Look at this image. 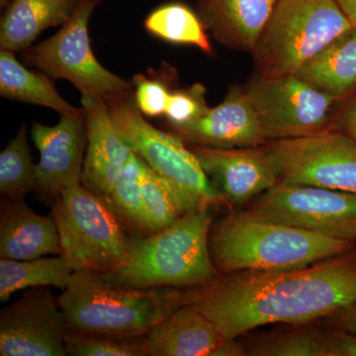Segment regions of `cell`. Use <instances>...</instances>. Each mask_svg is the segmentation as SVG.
Segmentation results:
<instances>
[{
	"label": "cell",
	"instance_id": "obj_35",
	"mask_svg": "<svg viewBox=\"0 0 356 356\" xmlns=\"http://www.w3.org/2000/svg\"><path fill=\"white\" fill-rule=\"evenodd\" d=\"M337 2L348 16L351 24L356 27V0H337Z\"/></svg>",
	"mask_w": 356,
	"mask_h": 356
},
{
	"label": "cell",
	"instance_id": "obj_2",
	"mask_svg": "<svg viewBox=\"0 0 356 356\" xmlns=\"http://www.w3.org/2000/svg\"><path fill=\"white\" fill-rule=\"evenodd\" d=\"M211 257L220 274L286 270L343 254L356 243L238 211L212 225Z\"/></svg>",
	"mask_w": 356,
	"mask_h": 356
},
{
	"label": "cell",
	"instance_id": "obj_4",
	"mask_svg": "<svg viewBox=\"0 0 356 356\" xmlns=\"http://www.w3.org/2000/svg\"><path fill=\"white\" fill-rule=\"evenodd\" d=\"M58 300L69 331L115 337H145L177 307L172 287L118 286L95 271H74Z\"/></svg>",
	"mask_w": 356,
	"mask_h": 356
},
{
	"label": "cell",
	"instance_id": "obj_7",
	"mask_svg": "<svg viewBox=\"0 0 356 356\" xmlns=\"http://www.w3.org/2000/svg\"><path fill=\"white\" fill-rule=\"evenodd\" d=\"M117 130L134 153L165 178L194 208L224 204L191 147L154 127L136 105L134 89L103 96Z\"/></svg>",
	"mask_w": 356,
	"mask_h": 356
},
{
	"label": "cell",
	"instance_id": "obj_36",
	"mask_svg": "<svg viewBox=\"0 0 356 356\" xmlns=\"http://www.w3.org/2000/svg\"><path fill=\"white\" fill-rule=\"evenodd\" d=\"M1 1H2V2H3V1H4V0H1ZM6 1H7V0H6Z\"/></svg>",
	"mask_w": 356,
	"mask_h": 356
},
{
	"label": "cell",
	"instance_id": "obj_24",
	"mask_svg": "<svg viewBox=\"0 0 356 356\" xmlns=\"http://www.w3.org/2000/svg\"><path fill=\"white\" fill-rule=\"evenodd\" d=\"M149 34L168 43L191 44L212 55L213 47L202 19L193 9L179 1L156 7L145 20Z\"/></svg>",
	"mask_w": 356,
	"mask_h": 356
},
{
	"label": "cell",
	"instance_id": "obj_28",
	"mask_svg": "<svg viewBox=\"0 0 356 356\" xmlns=\"http://www.w3.org/2000/svg\"><path fill=\"white\" fill-rule=\"evenodd\" d=\"M252 356H329L325 332L306 327L262 339L245 348Z\"/></svg>",
	"mask_w": 356,
	"mask_h": 356
},
{
	"label": "cell",
	"instance_id": "obj_26",
	"mask_svg": "<svg viewBox=\"0 0 356 356\" xmlns=\"http://www.w3.org/2000/svg\"><path fill=\"white\" fill-rule=\"evenodd\" d=\"M142 193L153 233L172 226L185 213L196 209L177 191V187L154 172L145 161L142 172Z\"/></svg>",
	"mask_w": 356,
	"mask_h": 356
},
{
	"label": "cell",
	"instance_id": "obj_10",
	"mask_svg": "<svg viewBox=\"0 0 356 356\" xmlns=\"http://www.w3.org/2000/svg\"><path fill=\"white\" fill-rule=\"evenodd\" d=\"M280 182L356 194V140L339 131L271 140Z\"/></svg>",
	"mask_w": 356,
	"mask_h": 356
},
{
	"label": "cell",
	"instance_id": "obj_8",
	"mask_svg": "<svg viewBox=\"0 0 356 356\" xmlns=\"http://www.w3.org/2000/svg\"><path fill=\"white\" fill-rule=\"evenodd\" d=\"M102 2L79 0L70 19L54 36L23 51L26 64L54 79H67L81 95L105 96L132 90L133 81L103 67L93 54L88 24Z\"/></svg>",
	"mask_w": 356,
	"mask_h": 356
},
{
	"label": "cell",
	"instance_id": "obj_34",
	"mask_svg": "<svg viewBox=\"0 0 356 356\" xmlns=\"http://www.w3.org/2000/svg\"><path fill=\"white\" fill-rule=\"evenodd\" d=\"M325 320L334 331L356 334V297L348 305Z\"/></svg>",
	"mask_w": 356,
	"mask_h": 356
},
{
	"label": "cell",
	"instance_id": "obj_11",
	"mask_svg": "<svg viewBox=\"0 0 356 356\" xmlns=\"http://www.w3.org/2000/svg\"><path fill=\"white\" fill-rule=\"evenodd\" d=\"M250 213L356 243V194L278 182L252 200Z\"/></svg>",
	"mask_w": 356,
	"mask_h": 356
},
{
	"label": "cell",
	"instance_id": "obj_18",
	"mask_svg": "<svg viewBox=\"0 0 356 356\" xmlns=\"http://www.w3.org/2000/svg\"><path fill=\"white\" fill-rule=\"evenodd\" d=\"M49 254H60V238L53 217L37 214L24 199L2 196L0 257L28 261Z\"/></svg>",
	"mask_w": 356,
	"mask_h": 356
},
{
	"label": "cell",
	"instance_id": "obj_29",
	"mask_svg": "<svg viewBox=\"0 0 356 356\" xmlns=\"http://www.w3.org/2000/svg\"><path fill=\"white\" fill-rule=\"evenodd\" d=\"M65 350L72 356H149L146 336L115 337L67 331Z\"/></svg>",
	"mask_w": 356,
	"mask_h": 356
},
{
	"label": "cell",
	"instance_id": "obj_6",
	"mask_svg": "<svg viewBox=\"0 0 356 356\" xmlns=\"http://www.w3.org/2000/svg\"><path fill=\"white\" fill-rule=\"evenodd\" d=\"M51 204L60 255L74 271L106 275L123 266L131 238L100 196L81 184L65 189Z\"/></svg>",
	"mask_w": 356,
	"mask_h": 356
},
{
	"label": "cell",
	"instance_id": "obj_16",
	"mask_svg": "<svg viewBox=\"0 0 356 356\" xmlns=\"http://www.w3.org/2000/svg\"><path fill=\"white\" fill-rule=\"evenodd\" d=\"M81 105L88 131L81 184L105 198L134 152L117 130L103 96L81 95Z\"/></svg>",
	"mask_w": 356,
	"mask_h": 356
},
{
	"label": "cell",
	"instance_id": "obj_9",
	"mask_svg": "<svg viewBox=\"0 0 356 356\" xmlns=\"http://www.w3.org/2000/svg\"><path fill=\"white\" fill-rule=\"evenodd\" d=\"M245 88L268 143L332 130L334 115L343 102L296 74L257 76Z\"/></svg>",
	"mask_w": 356,
	"mask_h": 356
},
{
	"label": "cell",
	"instance_id": "obj_14",
	"mask_svg": "<svg viewBox=\"0 0 356 356\" xmlns=\"http://www.w3.org/2000/svg\"><path fill=\"white\" fill-rule=\"evenodd\" d=\"M31 133L40 153L37 192L53 203L65 189L81 184L88 145L83 107L79 113L60 115V122L51 127L34 122Z\"/></svg>",
	"mask_w": 356,
	"mask_h": 356
},
{
	"label": "cell",
	"instance_id": "obj_1",
	"mask_svg": "<svg viewBox=\"0 0 356 356\" xmlns=\"http://www.w3.org/2000/svg\"><path fill=\"white\" fill-rule=\"evenodd\" d=\"M177 306L210 318L227 339L270 324L327 318L356 297V247L301 268L220 274L205 284L172 288Z\"/></svg>",
	"mask_w": 356,
	"mask_h": 356
},
{
	"label": "cell",
	"instance_id": "obj_5",
	"mask_svg": "<svg viewBox=\"0 0 356 356\" xmlns=\"http://www.w3.org/2000/svg\"><path fill=\"white\" fill-rule=\"evenodd\" d=\"M353 27L337 0H280L250 53L257 76L296 74Z\"/></svg>",
	"mask_w": 356,
	"mask_h": 356
},
{
	"label": "cell",
	"instance_id": "obj_27",
	"mask_svg": "<svg viewBox=\"0 0 356 356\" xmlns=\"http://www.w3.org/2000/svg\"><path fill=\"white\" fill-rule=\"evenodd\" d=\"M38 191L36 165L33 163L27 129H19L0 154V192L11 199H24L28 193Z\"/></svg>",
	"mask_w": 356,
	"mask_h": 356
},
{
	"label": "cell",
	"instance_id": "obj_12",
	"mask_svg": "<svg viewBox=\"0 0 356 356\" xmlns=\"http://www.w3.org/2000/svg\"><path fill=\"white\" fill-rule=\"evenodd\" d=\"M67 325L50 287L30 288L0 312V355L65 356Z\"/></svg>",
	"mask_w": 356,
	"mask_h": 356
},
{
	"label": "cell",
	"instance_id": "obj_3",
	"mask_svg": "<svg viewBox=\"0 0 356 356\" xmlns=\"http://www.w3.org/2000/svg\"><path fill=\"white\" fill-rule=\"evenodd\" d=\"M211 207L185 213L175 224L146 236H132L123 266L105 278L135 289L188 288L220 275L211 257Z\"/></svg>",
	"mask_w": 356,
	"mask_h": 356
},
{
	"label": "cell",
	"instance_id": "obj_19",
	"mask_svg": "<svg viewBox=\"0 0 356 356\" xmlns=\"http://www.w3.org/2000/svg\"><path fill=\"white\" fill-rule=\"evenodd\" d=\"M280 0H195L206 29L218 43L252 53Z\"/></svg>",
	"mask_w": 356,
	"mask_h": 356
},
{
	"label": "cell",
	"instance_id": "obj_23",
	"mask_svg": "<svg viewBox=\"0 0 356 356\" xmlns=\"http://www.w3.org/2000/svg\"><path fill=\"white\" fill-rule=\"evenodd\" d=\"M74 268L63 255L28 261L0 259V301L6 302L13 293L34 287L65 290Z\"/></svg>",
	"mask_w": 356,
	"mask_h": 356
},
{
	"label": "cell",
	"instance_id": "obj_22",
	"mask_svg": "<svg viewBox=\"0 0 356 356\" xmlns=\"http://www.w3.org/2000/svg\"><path fill=\"white\" fill-rule=\"evenodd\" d=\"M0 95L7 99L48 107L60 115L81 111L65 102L49 76L26 69L11 51H0Z\"/></svg>",
	"mask_w": 356,
	"mask_h": 356
},
{
	"label": "cell",
	"instance_id": "obj_31",
	"mask_svg": "<svg viewBox=\"0 0 356 356\" xmlns=\"http://www.w3.org/2000/svg\"><path fill=\"white\" fill-rule=\"evenodd\" d=\"M134 97L136 105L145 116H163L165 114L172 89L168 79L163 76H147L136 74L133 77Z\"/></svg>",
	"mask_w": 356,
	"mask_h": 356
},
{
	"label": "cell",
	"instance_id": "obj_20",
	"mask_svg": "<svg viewBox=\"0 0 356 356\" xmlns=\"http://www.w3.org/2000/svg\"><path fill=\"white\" fill-rule=\"evenodd\" d=\"M79 0H10L0 23V48L24 51L44 30L64 25Z\"/></svg>",
	"mask_w": 356,
	"mask_h": 356
},
{
	"label": "cell",
	"instance_id": "obj_21",
	"mask_svg": "<svg viewBox=\"0 0 356 356\" xmlns=\"http://www.w3.org/2000/svg\"><path fill=\"white\" fill-rule=\"evenodd\" d=\"M339 102L356 91V27L339 35L296 72Z\"/></svg>",
	"mask_w": 356,
	"mask_h": 356
},
{
	"label": "cell",
	"instance_id": "obj_30",
	"mask_svg": "<svg viewBox=\"0 0 356 356\" xmlns=\"http://www.w3.org/2000/svg\"><path fill=\"white\" fill-rule=\"evenodd\" d=\"M205 95L206 89L200 83L172 90L165 114L170 127L185 125L203 116L210 108Z\"/></svg>",
	"mask_w": 356,
	"mask_h": 356
},
{
	"label": "cell",
	"instance_id": "obj_33",
	"mask_svg": "<svg viewBox=\"0 0 356 356\" xmlns=\"http://www.w3.org/2000/svg\"><path fill=\"white\" fill-rule=\"evenodd\" d=\"M325 339L329 356H356V334L332 330Z\"/></svg>",
	"mask_w": 356,
	"mask_h": 356
},
{
	"label": "cell",
	"instance_id": "obj_15",
	"mask_svg": "<svg viewBox=\"0 0 356 356\" xmlns=\"http://www.w3.org/2000/svg\"><path fill=\"white\" fill-rule=\"evenodd\" d=\"M170 129L187 146L235 149L268 144L245 86H232L216 107L191 123Z\"/></svg>",
	"mask_w": 356,
	"mask_h": 356
},
{
	"label": "cell",
	"instance_id": "obj_32",
	"mask_svg": "<svg viewBox=\"0 0 356 356\" xmlns=\"http://www.w3.org/2000/svg\"><path fill=\"white\" fill-rule=\"evenodd\" d=\"M332 129L356 140V91L337 108Z\"/></svg>",
	"mask_w": 356,
	"mask_h": 356
},
{
	"label": "cell",
	"instance_id": "obj_13",
	"mask_svg": "<svg viewBox=\"0 0 356 356\" xmlns=\"http://www.w3.org/2000/svg\"><path fill=\"white\" fill-rule=\"evenodd\" d=\"M222 202L240 207L280 182L266 146L219 149L188 146Z\"/></svg>",
	"mask_w": 356,
	"mask_h": 356
},
{
	"label": "cell",
	"instance_id": "obj_17",
	"mask_svg": "<svg viewBox=\"0 0 356 356\" xmlns=\"http://www.w3.org/2000/svg\"><path fill=\"white\" fill-rule=\"evenodd\" d=\"M229 339L196 309L177 306L146 334L149 356H224Z\"/></svg>",
	"mask_w": 356,
	"mask_h": 356
},
{
	"label": "cell",
	"instance_id": "obj_25",
	"mask_svg": "<svg viewBox=\"0 0 356 356\" xmlns=\"http://www.w3.org/2000/svg\"><path fill=\"white\" fill-rule=\"evenodd\" d=\"M144 161L135 153L129 159L114 188L103 200L122 226L133 236H146L153 233L147 219L142 193Z\"/></svg>",
	"mask_w": 356,
	"mask_h": 356
}]
</instances>
